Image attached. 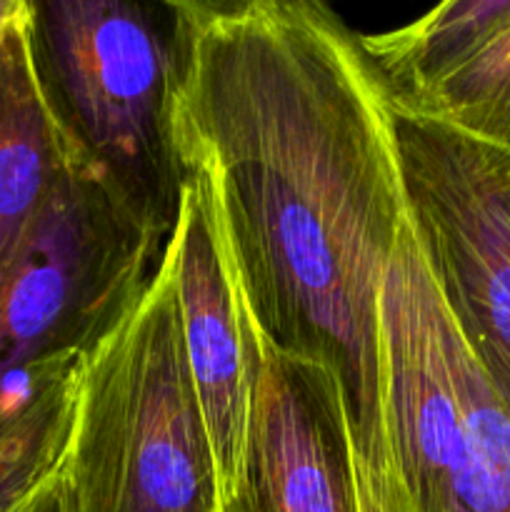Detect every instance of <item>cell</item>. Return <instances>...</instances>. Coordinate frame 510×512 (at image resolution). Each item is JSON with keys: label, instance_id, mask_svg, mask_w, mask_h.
Here are the masks:
<instances>
[{"label": "cell", "instance_id": "obj_1", "mask_svg": "<svg viewBox=\"0 0 510 512\" xmlns=\"http://www.w3.org/2000/svg\"><path fill=\"white\" fill-rule=\"evenodd\" d=\"M173 145L255 333L330 373L388 510L380 293L408 220L390 93L320 0H173Z\"/></svg>", "mask_w": 510, "mask_h": 512}, {"label": "cell", "instance_id": "obj_4", "mask_svg": "<svg viewBox=\"0 0 510 512\" xmlns=\"http://www.w3.org/2000/svg\"><path fill=\"white\" fill-rule=\"evenodd\" d=\"M30 43L45 98L75 158L168 245L183 188L173 145V0L30 3Z\"/></svg>", "mask_w": 510, "mask_h": 512}, {"label": "cell", "instance_id": "obj_6", "mask_svg": "<svg viewBox=\"0 0 510 512\" xmlns=\"http://www.w3.org/2000/svg\"><path fill=\"white\" fill-rule=\"evenodd\" d=\"M393 115L415 238L510 408V153L433 120Z\"/></svg>", "mask_w": 510, "mask_h": 512}, {"label": "cell", "instance_id": "obj_9", "mask_svg": "<svg viewBox=\"0 0 510 512\" xmlns=\"http://www.w3.org/2000/svg\"><path fill=\"white\" fill-rule=\"evenodd\" d=\"M73 158L35 68L25 0L0 40V288Z\"/></svg>", "mask_w": 510, "mask_h": 512}, {"label": "cell", "instance_id": "obj_2", "mask_svg": "<svg viewBox=\"0 0 510 512\" xmlns=\"http://www.w3.org/2000/svg\"><path fill=\"white\" fill-rule=\"evenodd\" d=\"M60 473L68 512H220L168 245L143 293L80 353Z\"/></svg>", "mask_w": 510, "mask_h": 512}, {"label": "cell", "instance_id": "obj_7", "mask_svg": "<svg viewBox=\"0 0 510 512\" xmlns=\"http://www.w3.org/2000/svg\"><path fill=\"white\" fill-rule=\"evenodd\" d=\"M248 420L220 512H385L330 373L273 348L248 320Z\"/></svg>", "mask_w": 510, "mask_h": 512}, {"label": "cell", "instance_id": "obj_12", "mask_svg": "<svg viewBox=\"0 0 510 512\" xmlns=\"http://www.w3.org/2000/svg\"><path fill=\"white\" fill-rule=\"evenodd\" d=\"M390 103L510 153V20L458 65Z\"/></svg>", "mask_w": 510, "mask_h": 512}, {"label": "cell", "instance_id": "obj_13", "mask_svg": "<svg viewBox=\"0 0 510 512\" xmlns=\"http://www.w3.org/2000/svg\"><path fill=\"white\" fill-rule=\"evenodd\" d=\"M60 470L50 475L45 483H40L18 508L10 512H68V498H65V483Z\"/></svg>", "mask_w": 510, "mask_h": 512}, {"label": "cell", "instance_id": "obj_8", "mask_svg": "<svg viewBox=\"0 0 510 512\" xmlns=\"http://www.w3.org/2000/svg\"><path fill=\"white\" fill-rule=\"evenodd\" d=\"M183 315L185 353L218 470L220 510L235 490L248 420V315L208 213L183 183L168 238Z\"/></svg>", "mask_w": 510, "mask_h": 512}, {"label": "cell", "instance_id": "obj_5", "mask_svg": "<svg viewBox=\"0 0 510 512\" xmlns=\"http://www.w3.org/2000/svg\"><path fill=\"white\" fill-rule=\"evenodd\" d=\"M163 250L73 158L0 288V398L35 365L95 345L143 293Z\"/></svg>", "mask_w": 510, "mask_h": 512}, {"label": "cell", "instance_id": "obj_3", "mask_svg": "<svg viewBox=\"0 0 510 512\" xmlns=\"http://www.w3.org/2000/svg\"><path fill=\"white\" fill-rule=\"evenodd\" d=\"M390 512H510V408L445 305L410 218L380 293Z\"/></svg>", "mask_w": 510, "mask_h": 512}, {"label": "cell", "instance_id": "obj_10", "mask_svg": "<svg viewBox=\"0 0 510 512\" xmlns=\"http://www.w3.org/2000/svg\"><path fill=\"white\" fill-rule=\"evenodd\" d=\"M80 355L45 360L0 398V512L18 508L63 468Z\"/></svg>", "mask_w": 510, "mask_h": 512}, {"label": "cell", "instance_id": "obj_14", "mask_svg": "<svg viewBox=\"0 0 510 512\" xmlns=\"http://www.w3.org/2000/svg\"><path fill=\"white\" fill-rule=\"evenodd\" d=\"M23 3L25 0H0V40H3L5 30H8L10 23H13L15 15L20 13Z\"/></svg>", "mask_w": 510, "mask_h": 512}, {"label": "cell", "instance_id": "obj_11", "mask_svg": "<svg viewBox=\"0 0 510 512\" xmlns=\"http://www.w3.org/2000/svg\"><path fill=\"white\" fill-rule=\"evenodd\" d=\"M510 20V0H448L403 28L363 35L390 98L410 93L468 58Z\"/></svg>", "mask_w": 510, "mask_h": 512}]
</instances>
